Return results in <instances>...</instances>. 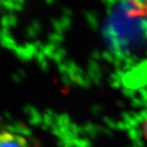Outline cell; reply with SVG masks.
<instances>
[{
	"label": "cell",
	"instance_id": "1",
	"mask_svg": "<svg viewBox=\"0 0 147 147\" xmlns=\"http://www.w3.org/2000/svg\"><path fill=\"white\" fill-rule=\"evenodd\" d=\"M0 147H33V145L23 135L2 130L0 131Z\"/></svg>",
	"mask_w": 147,
	"mask_h": 147
},
{
	"label": "cell",
	"instance_id": "2",
	"mask_svg": "<svg viewBox=\"0 0 147 147\" xmlns=\"http://www.w3.org/2000/svg\"><path fill=\"white\" fill-rule=\"evenodd\" d=\"M142 5L140 6H136V9L134 13L136 14H147V2H144V3H141Z\"/></svg>",
	"mask_w": 147,
	"mask_h": 147
},
{
	"label": "cell",
	"instance_id": "3",
	"mask_svg": "<svg viewBox=\"0 0 147 147\" xmlns=\"http://www.w3.org/2000/svg\"><path fill=\"white\" fill-rule=\"evenodd\" d=\"M142 132H143V136H144V139L147 141V115L145 116V118L142 123Z\"/></svg>",
	"mask_w": 147,
	"mask_h": 147
}]
</instances>
